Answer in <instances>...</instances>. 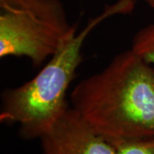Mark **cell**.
<instances>
[{"label":"cell","mask_w":154,"mask_h":154,"mask_svg":"<svg viewBox=\"0 0 154 154\" xmlns=\"http://www.w3.org/2000/svg\"><path fill=\"white\" fill-rule=\"evenodd\" d=\"M144 3H146L149 7H151L154 11V0H142Z\"/></svg>","instance_id":"obj_7"},{"label":"cell","mask_w":154,"mask_h":154,"mask_svg":"<svg viewBox=\"0 0 154 154\" xmlns=\"http://www.w3.org/2000/svg\"><path fill=\"white\" fill-rule=\"evenodd\" d=\"M136 0H119L107 6L49 58L38 74L17 88L3 92L0 122L17 123L25 140L40 139L70 107L67 92L83 61L82 46L88 35L109 17L128 15Z\"/></svg>","instance_id":"obj_2"},{"label":"cell","mask_w":154,"mask_h":154,"mask_svg":"<svg viewBox=\"0 0 154 154\" xmlns=\"http://www.w3.org/2000/svg\"><path fill=\"white\" fill-rule=\"evenodd\" d=\"M70 102L111 143L154 138V67L131 48L75 86Z\"/></svg>","instance_id":"obj_1"},{"label":"cell","mask_w":154,"mask_h":154,"mask_svg":"<svg viewBox=\"0 0 154 154\" xmlns=\"http://www.w3.org/2000/svg\"><path fill=\"white\" fill-rule=\"evenodd\" d=\"M112 144L117 154H154V138Z\"/></svg>","instance_id":"obj_6"},{"label":"cell","mask_w":154,"mask_h":154,"mask_svg":"<svg viewBox=\"0 0 154 154\" xmlns=\"http://www.w3.org/2000/svg\"><path fill=\"white\" fill-rule=\"evenodd\" d=\"M78 32L60 0H0V58L40 66Z\"/></svg>","instance_id":"obj_3"},{"label":"cell","mask_w":154,"mask_h":154,"mask_svg":"<svg viewBox=\"0 0 154 154\" xmlns=\"http://www.w3.org/2000/svg\"><path fill=\"white\" fill-rule=\"evenodd\" d=\"M39 140L43 154H117L71 106Z\"/></svg>","instance_id":"obj_4"},{"label":"cell","mask_w":154,"mask_h":154,"mask_svg":"<svg viewBox=\"0 0 154 154\" xmlns=\"http://www.w3.org/2000/svg\"><path fill=\"white\" fill-rule=\"evenodd\" d=\"M131 49L154 67V22L138 30L133 37Z\"/></svg>","instance_id":"obj_5"}]
</instances>
